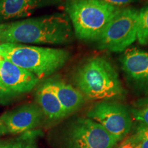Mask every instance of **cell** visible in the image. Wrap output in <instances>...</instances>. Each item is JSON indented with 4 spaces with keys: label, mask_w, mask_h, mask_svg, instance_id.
Returning <instances> with one entry per match:
<instances>
[{
    "label": "cell",
    "mask_w": 148,
    "mask_h": 148,
    "mask_svg": "<svg viewBox=\"0 0 148 148\" xmlns=\"http://www.w3.org/2000/svg\"><path fill=\"white\" fill-rule=\"evenodd\" d=\"M139 145V141L136 133L126 136L121 140V143L118 145L117 148H136Z\"/></svg>",
    "instance_id": "obj_18"
},
{
    "label": "cell",
    "mask_w": 148,
    "mask_h": 148,
    "mask_svg": "<svg viewBox=\"0 0 148 148\" xmlns=\"http://www.w3.org/2000/svg\"><path fill=\"white\" fill-rule=\"evenodd\" d=\"M136 40L141 45H148V5L139 10Z\"/></svg>",
    "instance_id": "obj_15"
},
{
    "label": "cell",
    "mask_w": 148,
    "mask_h": 148,
    "mask_svg": "<svg viewBox=\"0 0 148 148\" xmlns=\"http://www.w3.org/2000/svg\"><path fill=\"white\" fill-rule=\"evenodd\" d=\"M66 116L77 111L84 103V97L77 88L58 78L48 79Z\"/></svg>",
    "instance_id": "obj_12"
},
{
    "label": "cell",
    "mask_w": 148,
    "mask_h": 148,
    "mask_svg": "<svg viewBox=\"0 0 148 148\" xmlns=\"http://www.w3.org/2000/svg\"><path fill=\"white\" fill-rule=\"evenodd\" d=\"M0 55L39 79L50 76L60 69L71 57V53L64 49L19 43L0 44Z\"/></svg>",
    "instance_id": "obj_3"
},
{
    "label": "cell",
    "mask_w": 148,
    "mask_h": 148,
    "mask_svg": "<svg viewBox=\"0 0 148 148\" xmlns=\"http://www.w3.org/2000/svg\"><path fill=\"white\" fill-rule=\"evenodd\" d=\"M36 99L44 115L49 119L57 121L66 116L48 80L42 83L38 88L36 92Z\"/></svg>",
    "instance_id": "obj_13"
},
{
    "label": "cell",
    "mask_w": 148,
    "mask_h": 148,
    "mask_svg": "<svg viewBox=\"0 0 148 148\" xmlns=\"http://www.w3.org/2000/svg\"><path fill=\"white\" fill-rule=\"evenodd\" d=\"M14 94L9 91L5 87H3V85L0 83V102H5L12 97H15Z\"/></svg>",
    "instance_id": "obj_20"
},
{
    "label": "cell",
    "mask_w": 148,
    "mask_h": 148,
    "mask_svg": "<svg viewBox=\"0 0 148 148\" xmlns=\"http://www.w3.org/2000/svg\"><path fill=\"white\" fill-rule=\"evenodd\" d=\"M101 1L118 8H125L127 5L137 2L139 0H101Z\"/></svg>",
    "instance_id": "obj_19"
},
{
    "label": "cell",
    "mask_w": 148,
    "mask_h": 148,
    "mask_svg": "<svg viewBox=\"0 0 148 148\" xmlns=\"http://www.w3.org/2000/svg\"><path fill=\"white\" fill-rule=\"evenodd\" d=\"M39 80L34 74L12 62L0 60V83L15 95L30 92Z\"/></svg>",
    "instance_id": "obj_10"
},
{
    "label": "cell",
    "mask_w": 148,
    "mask_h": 148,
    "mask_svg": "<svg viewBox=\"0 0 148 148\" xmlns=\"http://www.w3.org/2000/svg\"><path fill=\"white\" fill-rule=\"evenodd\" d=\"M139 10L125 7L111 20L96 40L100 49L123 52L136 40Z\"/></svg>",
    "instance_id": "obj_5"
},
{
    "label": "cell",
    "mask_w": 148,
    "mask_h": 148,
    "mask_svg": "<svg viewBox=\"0 0 148 148\" xmlns=\"http://www.w3.org/2000/svg\"><path fill=\"white\" fill-rule=\"evenodd\" d=\"M119 63L131 88L139 95H148V51L127 48L120 56Z\"/></svg>",
    "instance_id": "obj_8"
},
{
    "label": "cell",
    "mask_w": 148,
    "mask_h": 148,
    "mask_svg": "<svg viewBox=\"0 0 148 148\" xmlns=\"http://www.w3.org/2000/svg\"><path fill=\"white\" fill-rule=\"evenodd\" d=\"M41 109L37 104L21 105L3 114L0 118V133L19 134L35 128L44 117Z\"/></svg>",
    "instance_id": "obj_9"
},
{
    "label": "cell",
    "mask_w": 148,
    "mask_h": 148,
    "mask_svg": "<svg viewBox=\"0 0 148 148\" xmlns=\"http://www.w3.org/2000/svg\"><path fill=\"white\" fill-rule=\"evenodd\" d=\"M0 148H1V144H0Z\"/></svg>",
    "instance_id": "obj_22"
},
{
    "label": "cell",
    "mask_w": 148,
    "mask_h": 148,
    "mask_svg": "<svg viewBox=\"0 0 148 148\" xmlns=\"http://www.w3.org/2000/svg\"><path fill=\"white\" fill-rule=\"evenodd\" d=\"M73 79L84 97L92 100L115 101L126 93L115 68L102 56L85 60L77 67Z\"/></svg>",
    "instance_id": "obj_2"
},
{
    "label": "cell",
    "mask_w": 148,
    "mask_h": 148,
    "mask_svg": "<svg viewBox=\"0 0 148 148\" xmlns=\"http://www.w3.org/2000/svg\"><path fill=\"white\" fill-rule=\"evenodd\" d=\"M74 32L65 14L56 13L0 23L1 43L64 45L73 41Z\"/></svg>",
    "instance_id": "obj_1"
},
{
    "label": "cell",
    "mask_w": 148,
    "mask_h": 148,
    "mask_svg": "<svg viewBox=\"0 0 148 148\" xmlns=\"http://www.w3.org/2000/svg\"><path fill=\"white\" fill-rule=\"evenodd\" d=\"M64 8L75 36L86 41H96L111 20L123 8L101 0H66Z\"/></svg>",
    "instance_id": "obj_4"
},
{
    "label": "cell",
    "mask_w": 148,
    "mask_h": 148,
    "mask_svg": "<svg viewBox=\"0 0 148 148\" xmlns=\"http://www.w3.org/2000/svg\"><path fill=\"white\" fill-rule=\"evenodd\" d=\"M117 142L100 124L88 117L73 120L62 135V148H113Z\"/></svg>",
    "instance_id": "obj_6"
},
{
    "label": "cell",
    "mask_w": 148,
    "mask_h": 148,
    "mask_svg": "<svg viewBox=\"0 0 148 148\" xmlns=\"http://www.w3.org/2000/svg\"><path fill=\"white\" fill-rule=\"evenodd\" d=\"M86 116L100 124L118 141L126 137L132 128L130 109L114 100L101 101L88 111Z\"/></svg>",
    "instance_id": "obj_7"
},
{
    "label": "cell",
    "mask_w": 148,
    "mask_h": 148,
    "mask_svg": "<svg viewBox=\"0 0 148 148\" xmlns=\"http://www.w3.org/2000/svg\"><path fill=\"white\" fill-rule=\"evenodd\" d=\"M3 60V58L1 56V55H0V60Z\"/></svg>",
    "instance_id": "obj_21"
},
{
    "label": "cell",
    "mask_w": 148,
    "mask_h": 148,
    "mask_svg": "<svg viewBox=\"0 0 148 148\" xmlns=\"http://www.w3.org/2000/svg\"><path fill=\"white\" fill-rule=\"evenodd\" d=\"M26 137H23L5 145H1V148H36L32 133H27Z\"/></svg>",
    "instance_id": "obj_16"
},
{
    "label": "cell",
    "mask_w": 148,
    "mask_h": 148,
    "mask_svg": "<svg viewBox=\"0 0 148 148\" xmlns=\"http://www.w3.org/2000/svg\"><path fill=\"white\" fill-rule=\"evenodd\" d=\"M61 0H0V23L29 17L36 11Z\"/></svg>",
    "instance_id": "obj_11"
},
{
    "label": "cell",
    "mask_w": 148,
    "mask_h": 148,
    "mask_svg": "<svg viewBox=\"0 0 148 148\" xmlns=\"http://www.w3.org/2000/svg\"><path fill=\"white\" fill-rule=\"evenodd\" d=\"M136 148H139V145H138V147H136Z\"/></svg>",
    "instance_id": "obj_23"
},
{
    "label": "cell",
    "mask_w": 148,
    "mask_h": 148,
    "mask_svg": "<svg viewBox=\"0 0 148 148\" xmlns=\"http://www.w3.org/2000/svg\"><path fill=\"white\" fill-rule=\"evenodd\" d=\"M132 119L140 125L148 126V97L138 99L130 108Z\"/></svg>",
    "instance_id": "obj_14"
},
{
    "label": "cell",
    "mask_w": 148,
    "mask_h": 148,
    "mask_svg": "<svg viewBox=\"0 0 148 148\" xmlns=\"http://www.w3.org/2000/svg\"><path fill=\"white\" fill-rule=\"evenodd\" d=\"M135 133L139 141V148H148V126L139 124Z\"/></svg>",
    "instance_id": "obj_17"
}]
</instances>
